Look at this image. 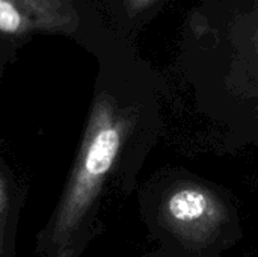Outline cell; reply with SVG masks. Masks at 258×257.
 <instances>
[{
    "mask_svg": "<svg viewBox=\"0 0 258 257\" xmlns=\"http://www.w3.org/2000/svg\"><path fill=\"white\" fill-rule=\"evenodd\" d=\"M121 123L110 101L100 97L92 108L67 189L45 233L48 248L56 251L67 248L112 168L121 147Z\"/></svg>",
    "mask_w": 258,
    "mask_h": 257,
    "instance_id": "6da1fadb",
    "label": "cell"
},
{
    "mask_svg": "<svg viewBox=\"0 0 258 257\" xmlns=\"http://www.w3.org/2000/svg\"><path fill=\"white\" fill-rule=\"evenodd\" d=\"M79 23L71 0H0V36L73 33Z\"/></svg>",
    "mask_w": 258,
    "mask_h": 257,
    "instance_id": "7a4b0ae2",
    "label": "cell"
},
{
    "mask_svg": "<svg viewBox=\"0 0 258 257\" xmlns=\"http://www.w3.org/2000/svg\"><path fill=\"white\" fill-rule=\"evenodd\" d=\"M210 211V201L198 189H184L172 195L169 200V214L180 224H194Z\"/></svg>",
    "mask_w": 258,
    "mask_h": 257,
    "instance_id": "3957f363",
    "label": "cell"
},
{
    "mask_svg": "<svg viewBox=\"0 0 258 257\" xmlns=\"http://www.w3.org/2000/svg\"><path fill=\"white\" fill-rule=\"evenodd\" d=\"M127 26H145L154 20L172 0H116Z\"/></svg>",
    "mask_w": 258,
    "mask_h": 257,
    "instance_id": "277c9868",
    "label": "cell"
},
{
    "mask_svg": "<svg viewBox=\"0 0 258 257\" xmlns=\"http://www.w3.org/2000/svg\"><path fill=\"white\" fill-rule=\"evenodd\" d=\"M6 206H8V198H6V192H5L3 182H2V179H0V221H2L3 217H5Z\"/></svg>",
    "mask_w": 258,
    "mask_h": 257,
    "instance_id": "5b68a950",
    "label": "cell"
},
{
    "mask_svg": "<svg viewBox=\"0 0 258 257\" xmlns=\"http://www.w3.org/2000/svg\"><path fill=\"white\" fill-rule=\"evenodd\" d=\"M56 257H70V251L65 248V250H62V251H57V254Z\"/></svg>",
    "mask_w": 258,
    "mask_h": 257,
    "instance_id": "8992f818",
    "label": "cell"
},
{
    "mask_svg": "<svg viewBox=\"0 0 258 257\" xmlns=\"http://www.w3.org/2000/svg\"><path fill=\"white\" fill-rule=\"evenodd\" d=\"M2 244H3V235H2V227H0V254H2V247H3Z\"/></svg>",
    "mask_w": 258,
    "mask_h": 257,
    "instance_id": "52a82bcc",
    "label": "cell"
}]
</instances>
